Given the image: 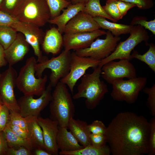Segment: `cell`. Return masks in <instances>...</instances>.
Here are the masks:
<instances>
[{"label": "cell", "mask_w": 155, "mask_h": 155, "mask_svg": "<svg viewBox=\"0 0 155 155\" xmlns=\"http://www.w3.org/2000/svg\"><path fill=\"white\" fill-rule=\"evenodd\" d=\"M0 103H2V101H1V99H0Z\"/></svg>", "instance_id": "obj_50"}, {"label": "cell", "mask_w": 155, "mask_h": 155, "mask_svg": "<svg viewBox=\"0 0 155 155\" xmlns=\"http://www.w3.org/2000/svg\"><path fill=\"white\" fill-rule=\"evenodd\" d=\"M82 11L93 18L101 17L115 22H117L105 11L100 4V0H89L85 4Z\"/></svg>", "instance_id": "obj_26"}, {"label": "cell", "mask_w": 155, "mask_h": 155, "mask_svg": "<svg viewBox=\"0 0 155 155\" xmlns=\"http://www.w3.org/2000/svg\"><path fill=\"white\" fill-rule=\"evenodd\" d=\"M130 25L132 26L139 25L146 29L150 31L153 34H155V19L148 21L146 17L137 16L133 18Z\"/></svg>", "instance_id": "obj_32"}, {"label": "cell", "mask_w": 155, "mask_h": 155, "mask_svg": "<svg viewBox=\"0 0 155 155\" xmlns=\"http://www.w3.org/2000/svg\"><path fill=\"white\" fill-rule=\"evenodd\" d=\"M37 120L42 131L45 150L51 155H58L56 141L59 127L58 123L50 118L39 116Z\"/></svg>", "instance_id": "obj_16"}, {"label": "cell", "mask_w": 155, "mask_h": 155, "mask_svg": "<svg viewBox=\"0 0 155 155\" xmlns=\"http://www.w3.org/2000/svg\"><path fill=\"white\" fill-rule=\"evenodd\" d=\"M71 53L70 51L63 50L58 56L41 63H37L35 66V75L37 78L42 77L44 70H51L49 83L55 87L61 79L65 78L70 70Z\"/></svg>", "instance_id": "obj_7"}, {"label": "cell", "mask_w": 155, "mask_h": 155, "mask_svg": "<svg viewBox=\"0 0 155 155\" xmlns=\"http://www.w3.org/2000/svg\"><path fill=\"white\" fill-rule=\"evenodd\" d=\"M106 0L107 1V0Z\"/></svg>", "instance_id": "obj_54"}, {"label": "cell", "mask_w": 155, "mask_h": 155, "mask_svg": "<svg viewBox=\"0 0 155 155\" xmlns=\"http://www.w3.org/2000/svg\"><path fill=\"white\" fill-rule=\"evenodd\" d=\"M67 0V1H70V0Z\"/></svg>", "instance_id": "obj_52"}, {"label": "cell", "mask_w": 155, "mask_h": 155, "mask_svg": "<svg viewBox=\"0 0 155 155\" xmlns=\"http://www.w3.org/2000/svg\"><path fill=\"white\" fill-rule=\"evenodd\" d=\"M18 21L16 18L0 9V25L10 26Z\"/></svg>", "instance_id": "obj_44"}, {"label": "cell", "mask_w": 155, "mask_h": 155, "mask_svg": "<svg viewBox=\"0 0 155 155\" xmlns=\"http://www.w3.org/2000/svg\"><path fill=\"white\" fill-rule=\"evenodd\" d=\"M150 128L149 137V149L148 154H155V117L150 121Z\"/></svg>", "instance_id": "obj_36"}, {"label": "cell", "mask_w": 155, "mask_h": 155, "mask_svg": "<svg viewBox=\"0 0 155 155\" xmlns=\"http://www.w3.org/2000/svg\"><path fill=\"white\" fill-rule=\"evenodd\" d=\"M121 1L135 4L141 9L146 10L152 8L154 5L152 0H107L106 1Z\"/></svg>", "instance_id": "obj_37"}, {"label": "cell", "mask_w": 155, "mask_h": 155, "mask_svg": "<svg viewBox=\"0 0 155 155\" xmlns=\"http://www.w3.org/2000/svg\"><path fill=\"white\" fill-rule=\"evenodd\" d=\"M24 0H3L0 9L15 18Z\"/></svg>", "instance_id": "obj_31"}, {"label": "cell", "mask_w": 155, "mask_h": 155, "mask_svg": "<svg viewBox=\"0 0 155 155\" xmlns=\"http://www.w3.org/2000/svg\"><path fill=\"white\" fill-rule=\"evenodd\" d=\"M67 128L59 126L56 137L58 150L61 152H68L78 150L84 147L79 143Z\"/></svg>", "instance_id": "obj_20"}, {"label": "cell", "mask_w": 155, "mask_h": 155, "mask_svg": "<svg viewBox=\"0 0 155 155\" xmlns=\"http://www.w3.org/2000/svg\"><path fill=\"white\" fill-rule=\"evenodd\" d=\"M49 8L51 19L60 14L62 10L67 7L71 3L67 0H45Z\"/></svg>", "instance_id": "obj_30"}, {"label": "cell", "mask_w": 155, "mask_h": 155, "mask_svg": "<svg viewBox=\"0 0 155 155\" xmlns=\"http://www.w3.org/2000/svg\"><path fill=\"white\" fill-rule=\"evenodd\" d=\"M63 44V38L62 34L57 28L53 27L45 33L41 45L43 50L45 53L55 55L59 53Z\"/></svg>", "instance_id": "obj_19"}, {"label": "cell", "mask_w": 155, "mask_h": 155, "mask_svg": "<svg viewBox=\"0 0 155 155\" xmlns=\"http://www.w3.org/2000/svg\"><path fill=\"white\" fill-rule=\"evenodd\" d=\"M100 61L89 57L79 56L75 52H73L71 53L69 71L66 76L60 81L67 86L73 94L77 81L89 68L98 66Z\"/></svg>", "instance_id": "obj_10"}, {"label": "cell", "mask_w": 155, "mask_h": 155, "mask_svg": "<svg viewBox=\"0 0 155 155\" xmlns=\"http://www.w3.org/2000/svg\"><path fill=\"white\" fill-rule=\"evenodd\" d=\"M102 67L98 66L93 68L91 73L84 74L80 78L81 81L77 87L78 92L73 98H86L85 104L89 109L95 108L105 95L108 92L107 85L101 80Z\"/></svg>", "instance_id": "obj_2"}, {"label": "cell", "mask_w": 155, "mask_h": 155, "mask_svg": "<svg viewBox=\"0 0 155 155\" xmlns=\"http://www.w3.org/2000/svg\"><path fill=\"white\" fill-rule=\"evenodd\" d=\"M9 114L10 110L3 104L0 113V131H3L8 123Z\"/></svg>", "instance_id": "obj_40"}, {"label": "cell", "mask_w": 155, "mask_h": 155, "mask_svg": "<svg viewBox=\"0 0 155 155\" xmlns=\"http://www.w3.org/2000/svg\"><path fill=\"white\" fill-rule=\"evenodd\" d=\"M111 154L110 149L106 144L101 147L90 145L75 151L59 152L60 155H110Z\"/></svg>", "instance_id": "obj_25"}, {"label": "cell", "mask_w": 155, "mask_h": 155, "mask_svg": "<svg viewBox=\"0 0 155 155\" xmlns=\"http://www.w3.org/2000/svg\"><path fill=\"white\" fill-rule=\"evenodd\" d=\"M29 45L23 34L18 33L13 42L4 50L5 58L9 66H12L22 60L29 50Z\"/></svg>", "instance_id": "obj_18"}, {"label": "cell", "mask_w": 155, "mask_h": 155, "mask_svg": "<svg viewBox=\"0 0 155 155\" xmlns=\"http://www.w3.org/2000/svg\"><path fill=\"white\" fill-rule=\"evenodd\" d=\"M32 152V155H51L46 150L40 148L34 149Z\"/></svg>", "instance_id": "obj_46"}, {"label": "cell", "mask_w": 155, "mask_h": 155, "mask_svg": "<svg viewBox=\"0 0 155 155\" xmlns=\"http://www.w3.org/2000/svg\"><path fill=\"white\" fill-rule=\"evenodd\" d=\"M85 3L71 4L66 9H64L61 14L50 19L48 22L56 25L59 32L64 33L65 26L79 12L82 11Z\"/></svg>", "instance_id": "obj_22"}, {"label": "cell", "mask_w": 155, "mask_h": 155, "mask_svg": "<svg viewBox=\"0 0 155 155\" xmlns=\"http://www.w3.org/2000/svg\"><path fill=\"white\" fill-rule=\"evenodd\" d=\"M147 78L136 77L114 81L111 84L112 89L111 96L114 100L133 104L137 99L139 93L145 87Z\"/></svg>", "instance_id": "obj_8"}, {"label": "cell", "mask_w": 155, "mask_h": 155, "mask_svg": "<svg viewBox=\"0 0 155 155\" xmlns=\"http://www.w3.org/2000/svg\"><path fill=\"white\" fill-rule=\"evenodd\" d=\"M20 22L31 23L40 27L51 19L45 0H24L15 17Z\"/></svg>", "instance_id": "obj_5"}, {"label": "cell", "mask_w": 155, "mask_h": 155, "mask_svg": "<svg viewBox=\"0 0 155 155\" xmlns=\"http://www.w3.org/2000/svg\"><path fill=\"white\" fill-rule=\"evenodd\" d=\"M120 60L118 61H111L102 67L101 76L111 84L116 80L137 77L136 69L130 60Z\"/></svg>", "instance_id": "obj_14"}, {"label": "cell", "mask_w": 155, "mask_h": 155, "mask_svg": "<svg viewBox=\"0 0 155 155\" xmlns=\"http://www.w3.org/2000/svg\"><path fill=\"white\" fill-rule=\"evenodd\" d=\"M8 148L4 133L0 131V155H6Z\"/></svg>", "instance_id": "obj_45"}, {"label": "cell", "mask_w": 155, "mask_h": 155, "mask_svg": "<svg viewBox=\"0 0 155 155\" xmlns=\"http://www.w3.org/2000/svg\"><path fill=\"white\" fill-rule=\"evenodd\" d=\"M37 63L34 57L27 59L18 75L16 86L24 95L40 96L46 89L48 76L45 75L43 77H36L35 66Z\"/></svg>", "instance_id": "obj_4"}, {"label": "cell", "mask_w": 155, "mask_h": 155, "mask_svg": "<svg viewBox=\"0 0 155 155\" xmlns=\"http://www.w3.org/2000/svg\"><path fill=\"white\" fill-rule=\"evenodd\" d=\"M115 1L119 11L121 19L127 14V11L129 9L136 6L135 4L129 2L121 1Z\"/></svg>", "instance_id": "obj_42"}, {"label": "cell", "mask_w": 155, "mask_h": 155, "mask_svg": "<svg viewBox=\"0 0 155 155\" xmlns=\"http://www.w3.org/2000/svg\"><path fill=\"white\" fill-rule=\"evenodd\" d=\"M7 123L18 126L28 132L26 118L20 113L10 110L9 120Z\"/></svg>", "instance_id": "obj_33"}, {"label": "cell", "mask_w": 155, "mask_h": 155, "mask_svg": "<svg viewBox=\"0 0 155 155\" xmlns=\"http://www.w3.org/2000/svg\"><path fill=\"white\" fill-rule=\"evenodd\" d=\"M150 125L146 118L131 112L118 113L105 133L113 155L148 154Z\"/></svg>", "instance_id": "obj_1"}, {"label": "cell", "mask_w": 155, "mask_h": 155, "mask_svg": "<svg viewBox=\"0 0 155 155\" xmlns=\"http://www.w3.org/2000/svg\"><path fill=\"white\" fill-rule=\"evenodd\" d=\"M67 128L81 145L85 147L91 145L90 138L91 133L86 121L73 117L69 120Z\"/></svg>", "instance_id": "obj_21"}, {"label": "cell", "mask_w": 155, "mask_h": 155, "mask_svg": "<svg viewBox=\"0 0 155 155\" xmlns=\"http://www.w3.org/2000/svg\"><path fill=\"white\" fill-rule=\"evenodd\" d=\"M3 0H0V9Z\"/></svg>", "instance_id": "obj_48"}, {"label": "cell", "mask_w": 155, "mask_h": 155, "mask_svg": "<svg viewBox=\"0 0 155 155\" xmlns=\"http://www.w3.org/2000/svg\"><path fill=\"white\" fill-rule=\"evenodd\" d=\"M52 88L49 83L39 98H34V95H24L17 100L21 115L24 117L39 116L51 100Z\"/></svg>", "instance_id": "obj_12"}, {"label": "cell", "mask_w": 155, "mask_h": 155, "mask_svg": "<svg viewBox=\"0 0 155 155\" xmlns=\"http://www.w3.org/2000/svg\"><path fill=\"white\" fill-rule=\"evenodd\" d=\"M88 129L91 133L105 134L106 127L101 121L96 120L88 125Z\"/></svg>", "instance_id": "obj_38"}, {"label": "cell", "mask_w": 155, "mask_h": 155, "mask_svg": "<svg viewBox=\"0 0 155 155\" xmlns=\"http://www.w3.org/2000/svg\"><path fill=\"white\" fill-rule=\"evenodd\" d=\"M106 33L105 30L99 29L92 32L64 34L63 36L64 50L76 51L87 48L96 39Z\"/></svg>", "instance_id": "obj_15"}, {"label": "cell", "mask_w": 155, "mask_h": 155, "mask_svg": "<svg viewBox=\"0 0 155 155\" xmlns=\"http://www.w3.org/2000/svg\"><path fill=\"white\" fill-rule=\"evenodd\" d=\"M18 74L12 66L0 75V98L3 104L10 110L20 113V110L14 94V89Z\"/></svg>", "instance_id": "obj_13"}, {"label": "cell", "mask_w": 155, "mask_h": 155, "mask_svg": "<svg viewBox=\"0 0 155 155\" xmlns=\"http://www.w3.org/2000/svg\"><path fill=\"white\" fill-rule=\"evenodd\" d=\"M106 34L105 39L98 37L89 47L76 50L75 53L79 56L89 57L99 61L108 57L115 51L121 38L119 36H114L108 30Z\"/></svg>", "instance_id": "obj_9"}, {"label": "cell", "mask_w": 155, "mask_h": 155, "mask_svg": "<svg viewBox=\"0 0 155 155\" xmlns=\"http://www.w3.org/2000/svg\"><path fill=\"white\" fill-rule=\"evenodd\" d=\"M1 44H0V48H1Z\"/></svg>", "instance_id": "obj_51"}, {"label": "cell", "mask_w": 155, "mask_h": 155, "mask_svg": "<svg viewBox=\"0 0 155 155\" xmlns=\"http://www.w3.org/2000/svg\"><path fill=\"white\" fill-rule=\"evenodd\" d=\"M142 90L148 95L147 102V106L151 115L155 117V84H153L150 88L145 87Z\"/></svg>", "instance_id": "obj_34"}, {"label": "cell", "mask_w": 155, "mask_h": 155, "mask_svg": "<svg viewBox=\"0 0 155 155\" xmlns=\"http://www.w3.org/2000/svg\"><path fill=\"white\" fill-rule=\"evenodd\" d=\"M100 28L93 18L81 11L67 24L64 33L71 34L92 32Z\"/></svg>", "instance_id": "obj_17"}, {"label": "cell", "mask_w": 155, "mask_h": 155, "mask_svg": "<svg viewBox=\"0 0 155 155\" xmlns=\"http://www.w3.org/2000/svg\"><path fill=\"white\" fill-rule=\"evenodd\" d=\"M89 0H70V1L72 4L78 3L85 4Z\"/></svg>", "instance_id": "obj_47"}, {"label": "cell", "mask_w": 155, "mask_h": 155, "mask_svg": "<svg viewBox=\"0 0 155 155\" xmlns=\"http://www.w3.org/2000/svg\"><path fill=\"white\" fill-rule=\"evenodd\" d=\"M3 104V103H0V113L1 111V109L2 107V104Z\"/></svg>", "instance_id": "obj_49"}, {"label": "cell", "mask_w": 155, "mask_h": 155, "mask_svg": "<svg viewBox=\"0 0 155 155\" xmlns=\"http://www.w3.org/2000/svg\"><path fill=\"white\" fill-rule=\"evenodd\" d=\"M55 87L50 104V118L57 121L59 126L67 127L74 116L75 105L65 84L59 81Z\"/></svg>", "instance_id": "obj_3"}, {"label": "cell", "mask_w": 155, "mask_h": 155, "mask_svg": "<svg viewBox=\"0 0 155 155\" xmlns=\"http://www.w3.org/2000/svg\"><path fill=\"white\" fill-rule=\"evenodd\" d=\"M0 75H1V73H0Z\"/></svg>", "instance_id": "obj_53"}, {"label": "cell", "mask_w": 155, "mask_h": 155, "mask_svg": "<svg viewBox=\"0 0 155 155\" xmlns=\"http://www.w3.org/2000/svg\"><path fill=\"white\" fill-rule=\"evenodd\" d=\"M6 126L17 135L22 139L28 140L30 143L29 133L26 130L18 126L9 123H7Z\"/></svg>", "instance_id": "obj_43"}, {"label": "cell", "mask_w": 155, "mask_h": 155, "mask_svg": "<svg viewBox=\"0 0 155 155\" xmlns=\"http://www.w3.org/2000/svg\"><path fill=\"white\" fill-rule=\"evenodd\" d=\"M17 32L8 25H0V44L6 49L16 39Z\"/></svg>", "instance_id": "obj_29"}, {"label": "cell", "mask_w": 155, "mask_h": 155, "mask_svg": "<svg viewBox=\"0 0 155 155\" xmlns=\"http://www.w3.org/2000/svg\"><path fill=\"white\" fill-rule=\"evenodd\" d=\"M148 45L149 47L148 50L144 54H139L137 51H134L131 55V59L135 58L144 62L155 73V45L153 43Z\"/></svg>", "instance_id": "obj_27"}, {"label": "cell", "mask_w": 155, "mask_h": 155, "mask_svg": "<svg viewBox=\"0 0 155 155\" xmlns=\"http://www.w3.org/2000/svg\"><path fill=\"white\" fill-rule=\"evenodd\" d=\"M100 28L107 30L114 36L129 33L133 26L110 22L105 18L97 16L93 18Z\"/></svg>", "instance_id": "obj_24"}, {"label": "cell", "mask_w": 155, "mask_h": 155, "mask_svg": "<svg viewBox=\"0 0 155 155\" xmlns=\"http://www.w3.org/2000/svg\"><path fill=\"white\" fill-rule=\"evenodd\" d=\"M91 144L97 146H102L106 144V139L105 134L91 133L90 136Z\"/></svg>", "instance_id": "obj_41"}, {"label": "cell", "mask_w": 155, "mask_h": 155, "mask_svg": "<svg viewBox=\"0 0 155 155\" xmlns=\"http://www.w3.org/2000/svg\"><path fill=\"white\" fill-rule=\"evenodd\" d=\"M130 35L125 40L118 44L115 51L109 56L101 60L98 66H102L111 61L116 59H131V53L134 48L142 42L148 45L149 36L143 27L139 25L133 26Z\"/></svg>", "instance_id": "obj_6"}, {"label": "cell", "mask_w": 155, "mask_h": 155, "mask_svg": "<svg viewBox=\"0 0 155 155\" xmlns=\"http://www.w3.org/2000/svg\"><path fill=\"white\" fill-rule=\"evenodd\" d=\"M10 26L24 35L37 57V63H42L49 59L47 57L43 56L40 50V45L42 43L45 33L39 27L32 23L18 21Z\"/></svg>", "instance_id": "obj_11"}, {"label": "cell", "mask_w": 155, "mask_h": 155, "mask_svg": "<svg viewBox=\"0 0 155 155\" xmlns=\"http://www.w3.org/2000/svg\"><path fill=\"white\" fill-rule=\"evenodd\" d=\"M25 118L27 122L30 141L33 150L36 148L45 150L42 131L38 122L37 117L30 116Z\"/></svg>", "instance_id": "obj_23"}, {"label": "cell", "mask_w": 155, "mask_h": 155, "mask_svg": "<svg viewBox=\"0 0 155 155\" xmlns=\"http://www.w3.org/2000/svg\"><path fill=\"white\" fill-rule=\"evenodd\" d=\"M6 155H32V151L23 146L8 147Z\"/></svg>", "instance_id": "obj_39"}, {"label": "cell", "mask_w": 155, "mask_h": 155, "mask_svg": "<svg viewBox=\"0 0 155 155\" xmlns=\"http://www.w3.org/2000/svg\"><path fill=\"white\" fill-rule=\"evenodd\" d=\"M102 7L106 13L117 22L121 19L119 9L115 1H106V5Z\"/></svg>", "instance_id": "obj_35"}, {"label": "cell", "mask_w": 155, "mask_h": 155, "mask_svg": "<svg viewBox=\"0 0 155 155\" xmlns=\"http://www.w3.org/2000/svg\"><path fill=\"white\" fill-rule=\"evenodd\" d=\"M3 131L8 147L23 146L32 151L33 149L30 142L17 135L7 126Z\"/></svg>", "instance_id": "obj_28"}]
</instances>
